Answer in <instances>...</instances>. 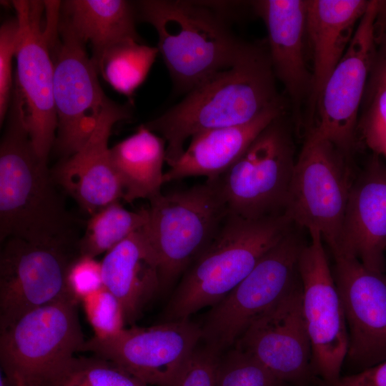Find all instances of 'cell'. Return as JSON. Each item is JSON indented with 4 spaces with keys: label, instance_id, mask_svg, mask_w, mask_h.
Instances as JSON below:
<instances>
[{
    "label": "cell",
    "instance_id": "cell-1",
    "mask_svg": "<svg viewBox=\"0 0 386 386\" xmlns=\"http://www.w3.org/2000/svg\"><path fill=\"white\" fill-rule=\"evenodd\" d=\"M0 144V240L10 238L77 249V221L66 209L37 155L14 87ZM4 121V122H5Z\"/></svg>",
    "mask_w": 386,
    "mask_h": 386
},
{
    "label": "cell",
    "instance_id": "cell-2",
    "mask_svg": "<svg viewBox=\"0 0 386 386\" xmlns=\"http://www.w3.org/2000/svg\"><path fill=\"white\" fill-rule=\"evenodd\" d=\"M275 79L267 46L248 42L232 66L210 76L144 124L165 140L166 162L170 167L194 135L247 123L282 102Z\"/></svg>",
    "mask_w": 386,
    "mask_h": 386
},
{
    "label": "cell",
    "instance_id": "cell-3",
    "mask_svg": "<svg viewBox=\"0 0 386 386\" xmlns=\"http://www.w3.org/2000/svg\"><path fill=\"white\" fill-rule=\"evenodd\" d=\"M135 5L137 19L155 29L159 54L179 92L187 94L232 66L248 44L209 1L144 0Z\"/></svg>",
    "mask_w": 386,
    "mask_h": 386
},
{
    "label": "cell",
    "instance_id": "cell-4",
    "mask_svg": "<svg viewBox=\"0 0 386 386\" xmlns=\"http://www.w3.org/2000/svg\"><path fill=\"white\" fill-rule=\"evenodd\" d=\"M295 224L284 214L246 219L228 214L218 232L183 274L165 321L188 319L231 292Z\"/></svg>",
    "mask_w": 386,
    "mask_h": 386
},
{
    "label": "cell",
    "instance_id": "cell-5",
    "mask_svg": "<svg viewBox=\"0 0 386 386\" xmlns=\"http://www.w3.org/2000/svg\"><path fill=\"white\" fill-rule=\"evenodd\" d=\"M11 2L19 25L14 86L23 102L25 124L35 151L47 164L57 129L51 48L58 30L61 1Z\"/></svg>",
    "mask_w": 386,
    "mask_h": 386
},
{
    "label": "cell",
    "instance_id": "cell-6",
    "mask_svg": "<svg viewBox=\"0 0 386 386\" xmlns=\"http://www.w3.org/2000/svg\"><path fill=\"white\" fill-rule=\"evenodd\" d=\"M146 225L157 254L162 289L183 274L212 241L228 212L214 183L156 196Z\"/></svg>",
    "mask_w": 386,
    "mask_h": 386
},
{
    "label": "cell",
    "instance_id": "cell-7",
    "mask_svg": "<svg viewBox=\"0 0 386 386\" xmlns=\"http://www.w3.org/2000/svg\"><path fill=\"white\" fill-rule=\"evenodd\" d=\"M295 161L291 134L282 115L227 171L211 181L228 214L246 219L284 214Z\"/></svg>",
    "mask_w": 386,
    "mask_h": 386
},
{
    "label": "cell",
    "instance_id": "cell-8",
    "mask_svg": "<svg viewBox=\"0 0 386 386\" xmlns=\"http://www.w3.org/2000/svg\"><path fill=\"white\" fill-rule=\"evenodd\" d=\"M347 161L334 144L310 131L295 161L284 210L297 226L319 232L333 257L351 186Z\"/></svg>",
    "mask_w": 386,
    "mask_h": 386
},
{
    "label": "cell",
    "instance_id": "cell-9",
    "mask_svg": "<svg viewBox=\"0 0 386 386\" xmlns=\"http://www.w3.org/2000/svg\"><path fill=\"white\" fill-rule=\"evenodd\" d=\"M79 302L70 297L34 309L1 330L0 362L12 383L42 385L86 342L79 320Z\"/></svg>",
    "mask_w": 386,
    "mask_h": 386
},
{
    "label": "cell",
    "instance_id": "cell-10",
    "mask_svg": "<svg viewBox=\"0 0 386 386\" xmlns=\"http://www.w3.org/2000/svg\"><path fill=\"white\" fill-rule=\"evenodd\" d=\"M295 225L224 299L212 307L202 339L217 352L235 345L257 317L300 281L299 259L305 243Z\"/></svg>",
    "mask_w": 386,
    "mask_h": 386
},
{
    "label": "cell",
    "instance_id": "cell-11",
    "mask_svg": "<svg viewBox=\"0 0 386 386\" xmlns=\"http://www.w3.org/2000/svg\"><path fill=\"white\" fill-rule=\"evenodd\" d=\"M51 50L57 119L53 147L64 159L86 144L109 98L99 84L86 44L60 19Z\"/></svg>",
    "mask_w": 386,
    "mask_h": 386
},
{
    "label": "cell",
    "instance_id": "cell-12",
    "mask_svg": "<svg viewBox=\"0 0 386 386\" xmlns=\"http://www.w3.org/2000/svg\"><path fill=\"white\" fill-rule=\"evenodd\" d=\"M310 240L299 259L302 303L312 347V366L316 377L337 379L345 361L348 332L341 297L319 232H308Z\"/></svg>",
    "mask_w": 386,
    "mask_h": 386
},
{
    "label": "cell",
    "instance_id": "cell-13",
    "mask_svg": "<svg viewBox=\"0 0 386 386\" xmlns=\"http://www.w3.org/2000/svg\"><path fill=\"white\" fill-rule=\"evenodd\" d=\"M202 339L188 319L132 327L107 340H86L82 351L107 359L149 386H174Z\"/></svg>",
    "mask_w": 386,
    "mask_h": 386
},
{
    "label": "cell",
    "instance_id": "cell-14",
    "mask_svg": "<svg viewBox=\"0 0 386 386\" xmlns=\"http://www.w3.org/2000/svg\"><path fill=\"white\" fill-rule=\"evenodd\" d=\"M0 253V331L26 313L72 297L66 276L73 249L10 238Z\"/></svg>",
    "mask_w": 386,
    "mask_h": 386
},
{
    "label": "cell",
    "instance_id": "cell-15",
    "mask_svg": "<svg viewBox=\"0 0 386 386\" xmlns=\"http://www.w3.org/2000/svg\"><path fill=\"white\" fill-rule=\"evenodd\" d=\"M381 1H370L344 56L328 77L317 100L315 134L347 157L355 142L358 112L376 51V22Z\"/></svg>",
    "mask_w": 386,
    "mask_h": 386
},
{
    "label": "cell",
    "instance_id": "cell-16",
    "mask_svg": "<svg viewBox=\"0 0 386 386\" xmlns=\"http://www.w3.org/2000/svg\"><path fill=\"white\" fill-rule=\"evenodd\" d=\"M234 346L248 353L284 385L316 386L312 347L300 281L245 329Z\"/></svg>",
    "mask_w": 386,
    "mask_h": 386
},
{
    "label": "cell",
    "instance_id": "cell-17",
    "mask_svg": "<svg viewBox=\"0 0 386 386\" xmlns=\"http://www.w3.org/2000/svg\"><path fill=\"white\" fill-rule=\"evenodd\" d=\"M334 259L348 332L345 361L358 372L386 360V276L355 257Z\"/></svg>",
    "mask_w": 386,
    "mask_h": 386
},
{
    "label": "cell",
    "instance_id": "cell-18",
    "mask_svg": "<svg viewBox=\"0 0 386 386\" xmlns=\"http://www.w3.org/2000/svg\"><path fill=\"white\" fill-rule=\"evenodd\" d=\"M130 102H107L96 125L86 144L71 157L62 159L52 177L88 214L92 215L107 204L123 199L108 146L114 125L132 117Z\"/></svg>",
    "mask_w": 386,
    "mask_h": 386
},
{
    "label": "cell",
    "instance_id": "cell-19",
    "mask_svg": "<svg viewBox=\"0 0 386 386\" xmlns=\"http://www.w3.org/2000/svg\"><path fill=\"white\" fill-rule=\"evenodd\" d=\"M386 164L374 154L351 183L338 253L357 259L378 273L385 271Z\"/></svg>",
    "mask_w": 386,
    "mask_h": 386
},
{
    "label": "cell",
    "instance_id": "cell-20",
    "mask_svg": "<svg viewBox=\"0 0 386 386\" xmlns=\"http://www.w3.org/2000/svg\"><path fill=\"white\" fill-rule=\"evenodd\" d=\"M267 31V50L274 76L297 110L311 96L312 74L305 57L307 0L251 1Z\"/></svg>",
    "mask_w": 386,
    "mask_h": 386
},
{
    "label": "cell",
    "instance_id": "cell-21",
    "mask_svg": "<svg viewBox=\"0 0 386 386\" xmlns=\"http://www.w3.org/2000/svg\"><path fill=\"white\" fill-rule=\"evenodd\" d=\"M101 262L104 286L120 302L126 322H134L162 290L158 259L146 226L107 252Z\"/></svg>",
    "mask_w": 386,
    "mask_h": 386
},
{
    "label": "cell",
    "instance_id": "cell-22",
    "mask_svg": "<svg viewBox=\"0 0 386 386\" xmlns=\"http://www.w3.org/2000/svg\"><path fill=\"white\" fill-rule=\"evenodd\" d=\"M284 114L282 102L244 124L204 131L194 135L182 154L164 174V183L202 176L214 179L227 171L255 138Z\"/></svg>",
    "mask_w": 386,
    "mask_h": 386
},
{
    "label": "cell",
    "instance_id": "cell-23",
    "mask_svg": "<svg viewBox=\"0 0 386 386\" xmlns=\"http://www.w3.org/2000/svg\"><path fill=\"white\" fill-rule=\"evenodd\" d=\"M367 0H307L306 39L313 69L310 100L316 105L322 89L347 51Z\"/></svg>",
    "mask_w": 386,
    "mask_h": 386
},
{
    "label": "cell",
    "instance_id": "cell-24",
    "mask_svg": "<svg viewBox=\"0 0 386 386\" xmlns=\"http://www.w3.org/2000/svg\"><path fill=\"white\" fill-rule=\"evenodd\" d=\"M137 19L135 4L129 1H61L60 21L83 42L90 44L95 66L114 44L125 40L142 42L136 29Z\"/></svg>",
    "mask_w": 386,
    "mask_h": 386
},
{
    "label": "cell",
    "instance_id": "cell-25",
    "mask_svg": "<svg viewBox=\"0 0 386 386\" xmlns=\"http://www.w3.org/2000/svg\"><path fill=\"white\" fill-rule=\"evenodd\" d=\"M166 147L165 140L143 124L135 133L110 148L123 199L129 203L138 199L150 200L162 193Z\"/></svg>",
    "mask_w": 386,
    "mask_h": 386
},
{
    "label": "cell",
    "instance_id": "cell-26",
    "mask_svg": "<svg viewBox=\"0 0 386 386\" xmlns=\"http://www.w3.org/2000/svg\"><path fill=\"white\" fill-rule=\"evenodd\" d=\"M158 54L157 47L125 40L108 48L96 66L99 75L114 90L131 98L146 79Z\"/></svg>",
    "mask_w": 386,
    "mask_h": 386
},
{
    "label": "cell",
    "instance_id": "cell-27",
    "mask_svg": "<svg viewBox=\"0 0 386 386\" xmlns=\"http://www.w3.org/2000/svg\"><path fill=\"white\" fill-rule=\"evenodd\" d=\"M148 221L147 209L129 211L119 201L112 202L91 215L77 244L79 255L95 258L107 253Z\"/></svg>",
    "mask_w": 386,
    "mask_h": 386
},
{
    "label": "cell",
    "instance_id": "cell-28",
    "mask_svg": "<svg viewBox=\"0 0 386 386\" xmlns=\"http://www.w3.org/2000/svg\"><path fill=\"white\" fill-rule=\"evenodd\" d=\"M41 386H149L103 357L73 356Z\"/></svg>",
    "mask_w": 386,
    "mask_h": 386
},
{
    "label": "cell",
    "instance_id": "cell-29",
    "mask_svg": "<svg viewBox=\"0 0 386 386\" xmlns=\"http://www.w3.org/2000/svg\"><path fill=\"white\" fill-rule=\"evenodd\" d=\"M217 386H286L264 366L244 351L234 347L219 355Z\"/></svg>",
    "mask_w": 386,
    "mask_h": 386
},
{
    "label": "cell",
    "instance_id": "cell-30",
    "mask_svg": "<svg viewBox=\"0 0 386 386\" xmlns=\"http://www.w3.org/2000/svg\"><path fill=\"white\" fill-rule=\"evenodd\" d=\"M94 337L112 338L124 329V312L119 300L104 286L81 301Z\"/></svg>",
    "mask_w": 386,
    "mask_h": 386
},
{
    "label": "cell",
    "instance_id": "cell-31",
    "mask_svg": "<svg viewBox=\"0 0 386 386\" xmlns=\"http://www.w3.org/2000/svg\"><path fill=\"white\" fill-rule=\"evenodd\" d=\"M19 25L16 17L5 21L0 27V124L4 122L14 89L12 60L16 57Z\"/></svg>",
    "mask_w": 386,
    "mask_h": 386
},
{
    "label": "cell",
    "instance_id": "cell-32",
    "mask_svg": "<svg viewBox=\"0 0 386 386\" xmlns=\"http://www.w3.org/2000/svg\"><path fill=\"white\" fill-rule=\"evenodd\" d=\"M220 354L207 344L197 347L174 386H217V369Z\"/></svg>",
    "mask_w": 386,
    "mask_h": 386
},
{
    "label": "cell",
    "instance_id": "cell-33",
    "mask_svg": "<svg viewBox=\"0 0 386 386\" xmlns=\"http://www.w3.org/2000/svg\"><path fill=\"white\" fill-rule=\"evenodd\" d=\"M66 283L71 295L81 302L104 287L102 262L94 257L77 256L69 267Z\"/></svg>",
    "mask_w": 386,
    "mask_h": 386
},
{
    "label": "cell",
    "instance_id": "cell-34",
    "mask_svg": "<svg viewBox=\"0 0 386 386\" xmlns=\"http://www.w3.org/2000/svg\"><path fill=\"white\" fill-rule=\"evenodd\" d=\"M371 105L362 124L364 139L374 150L386 139V81L378 84L372 91Z\"/></svg>",
    "mask_w": 386,
    "mask_h": 386
},
{
    "label": "cell",
    "instance_id": "cell-35",
    "mask_svg": "<svg viewBox=\"0 0 386 386\" xmlns=\"http://www.w3.org/2000/svg\"><path fill=\"white\" fill-rule=\"evenodd\" d=\"M316 386H386V360L332 381L319 380Z\"/></svg>",
    "mask_w": 386,
    "mask_h": 386
},
{
    "label": "cell",
    "instance_id": "cell-36",
    "mask_svg": "<svg viewBox=\"0 0 386 386\" xmlns=\"http://www.w3.org/2000/svg\"><path fill=\"white\" fill-rule=\"evenodd\" d=\"M377 23L382 29L381 34H376L375 39H380L381 46L375 56L370 74L369 91H372L378 84L386 81V3L381 1Z\"/></svg>",
    "mask_w": 386,
    "mask_h": 386
},
{
    "label": "cell",
    "instance_id": "cell-37",
    "mask_svg": "<svg viewBox=\"0 0 386 386\" xmlns=\"http://www.w3.org/2000/svg\"><path fill=\"white\" fill-rule=\"evenodd\" d=\"M375 154L384 158L386 164V139L373 150Z\"/></svg>",
    "mask_w": 386,
    "mask_h": 386
},
{
    "label": "cell",
    "instance_id": "cell-38",
    "mask_svg": "<svg viewBox=\"0 0 386 386\" xmlns=\"http://www.w3.org/2000/svg\"><path fill=\"white\" fill-rule=\"evenodd\" d=\"M12 385H13V386H41L39 385L28 384V383H25V382H21V381L14 382H12ZM0 386H6L5 377H3L1 374V377H0Z\"/></svg>",
    "mask_w": 386,
    "mask_h": 386
}]
</instances>
